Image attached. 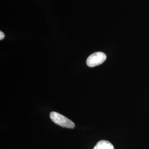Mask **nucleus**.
<instances>
[{
	"label": "nucleus",
	"mask_w": 149,
	"mask_h": 149,
	"mask_svg": "<svg viewBox=\"0 0 149 149\" xmlns=\"http://www.w3.org/2000/svg\"><path fill=\"white\" fill-rule=\"evenodd\" d=\"M50 117L54 123L62 127L70 129L74 128V123L59 113L51 112L50 114Z\"/></svg>",
	"instance_id": "nucleus-1"
},
{
	"label": "nucleus",
	"mask_w": 149,
	"mask_h": 149,
	"mask_svg": "<svg viewBox=\"0 0 149 149\" xmlns=\"http://www.w3.org/2000/svg\"><path fill=\"white\" fill-rule=\"evenodd\" d=\"M107 59L106 55L102 52H96L91 54L87 59L88 66L93 68L103 64Z\"/></svg>",
	"instance_id": "nucleus-2"
},
{
	"label": "nucleus",
	"mask_w": 149,
	"mask_h": 149,
	"mask_svg": "<svg viewBox=\"0 0 149 149\" xmlns=\"http://www.w3.org/2000/svg\"><path fill=\"white\" fill-rule=\"evenodd\" d=\"M93 149H114V146L108 141L101 140L97 143Z\"/></svg>",
	"instance_id": "nucleus-3"
},
{
	"label": "nucleus",
	"mask_w": 149,
	"mask_h": 149,
	"mask_svg": "<svg viewBox=\"0 0 149 149\" xmlns=\"http://www.w3.org/2000/svg\"><path fill=\"white\" fill-rule=\"evenodd\" d=\"M5 37V34H4L3 32H2V31H1V32H0V40H2V39H3Z\"/></svg>",
	"instance_id": "nucleus-4"
}]
</instances>
